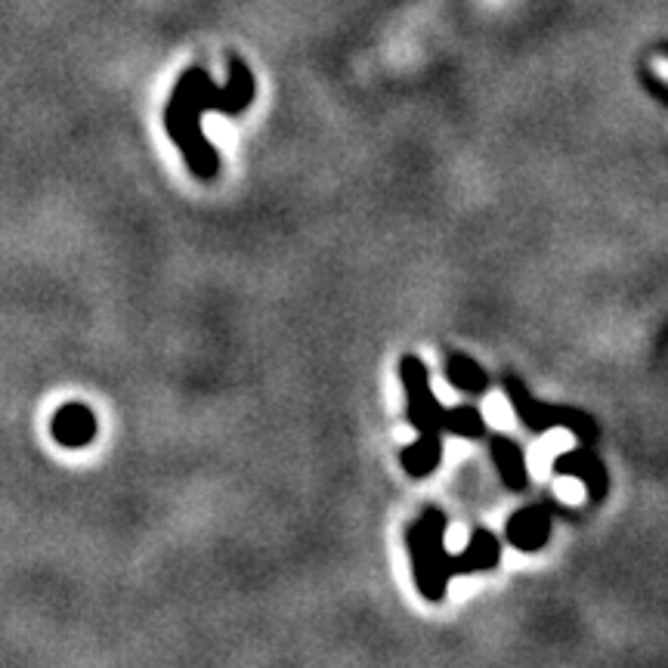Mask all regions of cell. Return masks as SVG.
Instances as JSON below:
<instances>
[{"mask_svg": "<svg viewBox=\"0 0 668 668\" xmlns=\"http://www.w3.org/2000/svg\"><path fill=\"white\" fill-rule=\"evenodd\" d=\"M229 84L217 88L205 69L183 72L179 84L164 105V127L183 152V162L189 164L198 179H214L220 174V155L210 146V140L202 131V119L208 112L220 115H241L254 103V74L241 60H229Z\"/></svg>", "mask_w": 668, "mask_h": 668, "instance_id": "obj_1", "label": "cell"}, {"mask_svg": "<svg viewBox=\"0 0 668 668\" xmlns=\"http://www.w3.org/2000/svg\"><path fill=\"white\" fill-rule=\"evenodd\" d=\"M449 520L440 507H424L421 517L409 526L405 545H409V561H412V576L421 597L431 604L443 600L449 582L467 573H486L495 569L502 561V542L490 530H474L471 545L461 554H449L443 545Z\"/></svg>", "mask_w": 668, "mask_h": 668, "instance_id": "obj_2", "label": "cell"}, {"mask_svg": "<svg viewBox=\"0 0 668 668\" xmlns=\"http://www.w3.org/2000/svg\"><path fill=\"white\" fill-rule=\"evenodd\" d=\"M400 378L405 387V415L418 431V440L409 449H402V467L405 474L431 476L443 459V415L445 405L433 397L431 371L418 357L400 359Z\"/></svg>", "mask_w": 668, "mask_h": 668, "instance_id": "obj_3", "label": "cell"}, {"mask_svg": "<svg viewBox=\"0 0 668 668\" xmlns=\"http://www.w3.org/2000/svg\"><path fill=\"white\" fill-rule=\"evenodd\" d=\"M505 390H507V400L514 405V412L517 418L530 428L533 433H545L554 431V428H564L573 436H579L582 443L588 445L597 436V428H594V421L579 409H569V405H554V402H542L535 400L533 393L526 390V384L514 378V374H507L505 378Z\"/></svg>", "mask_w": 668, "mask_h": 668, "instance_id": "obj_4", "label": "cell"}, {"mask_svg": "<svg viewBox=\"0 0 668 668\" xmlns=\"http://www.w3.org/2000/svg\"><path fill=\"white\" fill-rule=\"evenodd\" d=\"M96 415L93 409L84 402H65L62 409H56V415L50 418V433L62 449H84L96 440Z\"/></svg>", "mask_w": 668, "mask_h": 668, "instance_id": "obj_5", "label": "cell"}, {"mask_svg": "<svg viewBox=\"0 0 668 668\" xmlns=\"http://www.w3.org/2000/svg\"><path fill=\"white\" fill-rule=\"evenodd\" d=\"M551 538V507L530 505L507 520V542L517 551H542Z\"/></svg>", "mask_w": 668, "mask_h": 668, "instance_id": "obj_6", "label": "cell"}, {"mask_svg": "<svg viewBox=\"0 0 668 668\" xmlns=\"http://www.w3.org/2000/svg\"><path fill=\"white\" fill-rule=\"evenodd\" d=\"M554 471L561 476H576L582 480V486L588 492L592 502H600L607 495V474H604V464L594 459L592 449H573L554 459Z\"/></svg>", "mask_w": 668, "mask_h": 668, "instance_id": "obj_7", "label": "cell"}, {"mask_svg": "<svg viewBox=\"0 0 668 668\" xmlns=\"http://www.w3.org/2000/svg\"><path fill=\"white\" fill-rule=\"evenodd\" d=\"M490 455L502 474L511 492H523L530 486V474H526V459H523V449H520L511 436H492L490 440Z\"/></svg>", "mask_w": 668, "mask_h": 668, "instance_id": "obj_8", "label": "cell"}, {"mask_svg": "<svg viewBox=\"0 0 668 668\" xmlns=\"http://www.w3.org/2000/svg\"><path fill=\"white\" fill-rule=\"evenodd\" d=\"M445 378L461 393H483L490 387V378H486L483 366L471 357H464V353H449L445 357Z\"/></svg>", "mask_w": 668, "mask_h": 668, "instance_id": "obj_9", "label": "cell"}, {"mask_svg": "<svg viewBox=\"0 0 668 668\" xmlns=\"http://www.w3.org/2000/svg\"><path fill=\"white\" fill-rule=\"evenodd\" d=\"M443 431L464 436V440H480L486 433V421H483V412L474 405H455V409H445Z\"/></svg>", "mask_w": 668, "mask_h": 668, "instance_id": "obj_10", "label": "cell"}, {"mask_svg": "<svg viewBox=\"0 0 668 668\" xmlns=\"http://www.w3.org/2000/svg\"><path fill=\"white\" fill-rule=\"evenodd\" d=\"M662 78H666V81H668V69H666V74H662Z\"/></svg>", "mask_w": 668, "mask_h": 668, "instance_id": "obj_11", "label": "cell"}]
</instances>
